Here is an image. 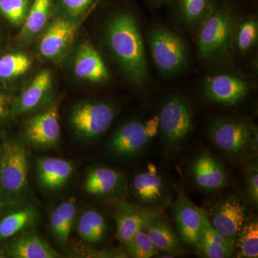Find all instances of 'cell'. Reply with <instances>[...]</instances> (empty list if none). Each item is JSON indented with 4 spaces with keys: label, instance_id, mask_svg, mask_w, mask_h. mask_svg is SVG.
<instances>
[{
    "label": "cell",
    "instance_id": "obj_1",
    "mask_svg": "<svg viewBox=\"0 0 258 258\" xmlns=\"http://www.w3.org/2000/svg\"><path fill=\"white\" fill-rule=\"evenodd\" d=\"M105 39L123 74L134 84L142 86L148 78V66L142 34L133 15L120 12L106 24Z\"/></svg>",
    "mask_w": 258,
    "mask_h": 258
},
{
    "label": "cell",
    "instance_id": "obj_2",
    "mask_svg": "<svg viewBox=\"0 0 258 258\" xmlns=\"http://www.w3.org/2000/svg\"><path fill=\"white\" fill-rule=\"evenodd\" d=\"M159 117V132L161 147L171 157L181 152L195 128V111L187 98L171 94L161 103Z\"/></svg>",
    "mask_w": 258,
    "mask_h": 258
},
{
    "label": "cell",
    "instance_id": "obj_3",
    "mask_svg": "<svg viewBox=\"0 0 258 258\" xmlns=\"http://www.w3.org/2000/svg\"><path fill=\"white\" fill-rule=\"evenodd\" d=\"M28 157L23 139L7 141L0 153V206L26 201Z\"/></svg>",
    "mask_w": 258,
    "mask_h": 258
},
{
    "label": "cell",
    "instance_id": "obj_4",
    "mask_svg": "<svg viewBox=\"0 0 258 258\" xmlns=\"http://www.w3.org/2000/svg\"><path fill=\"white\" fill-rule=\"evenodd\" d=\"M208 132L214 145L227 157L244 159L257 156V129L248 120L217 117L210 123Z\"/></svg>",
    "mask_w": 258,
    "mask_h": 258
},
{
    "label": "cell",
    "instance_id": "obj_5",
    "mask_svg": "<svg viewBox=\"0 0 258 258\" xmlns=\"http://www.w3.org/2000/svg\"><path fill=\"white\" fill-rule=\"evenodd\" d=\"M235 17L227 9L212 10L203 19L198 37L202 58H219L230 53L235 43Z\"/></svg>",
    "mask_w": 258,
    "mask_h": 258
},
{
    "label": "cell",
    "instance_id": "obj_6",
    "mask_svg": "<svg viewBox=\"0 0 258 258\" xmlns=\"http://www.w3.org/2000/svg\"><path fill=\"white\" fill-rule=\"evenodd\" d=\"M130 191L136 205L147 211L164 213L174 201L172 181L153 164L134 176Z\"/></svg>",
    "mask_w": 258,
    "mask_h": 258
},
{
    "label": "cell",
    "instance_id": "obj_7",
    "mask_svg": "<svg viewBox=\"0 0 258 258\" xmlns=\"http://www.w3.org/2000/svg\"><path fill=\"white\" fill-rule=\"evenodd\" d=\"M115 113V107L108 102H81L71 110L69 123L77 137L86 142H93L106 133Z\"/></svg>",
    "mask_w": 258,
    "mask_h": 258
},
{
    "label": "cell",
    "instance_id": "obj_8",
    "mask_svg": "<svg viewBox=\"0 0 258 258\" xmlns=\"http://www.w3.org/2000/svg\"><path fill=\"white\" fill-rule=\"evenodd\" d=\"M149 46L153 60L161 74H177L189 60L187 47L177 34L161 25H154L149 31Z\"/></svg>",
    "mask_w": 258,
    "mask_h": 258
},
{
    "label": "cell",
    "instance_id": "obj_9",
    "mask_svg": "<svg viewBox=\"0 0 258 258\" xmlns=\"http://www.w3.org/2000/svg\"><path fill=\"white\" fill-rule=\"evenodd\" d=\"M212 227L235 244L242 227L249 219L247 205L235 195L220 197L202 208Z\"/></svg>",
    "mask_w": 258,
    "mask_h": 258
},
{
    "label": "cell",
    "instance_id": "obj_10",
    "mask_svg": "<svg viewBox=\"0 0 258 258\" xmlns=\"http://www.w3.org/2000/svg\"><path fill=\"white\" fill-rule=\"evenodd\" d=\"M154 137L146 122L138 118L128 120L112 134L106 146L107 152L119 160L134 159L147 149Z\"/></svg>",
    "mask_w": 258,
    "mask_h": 258
},
{
    "label": "cell",
    "instance_id": "obj_11",
    "mask_svg": "<svg viewBox=\"0 0 258 258\" xmlns=\"http://www.w3.org/2000/svg\"><path fill=\"white\" fill-rule=\"evenodd\" d=\"M25 142L35 149L57 147L60 140L58 107L52 105L45 111L31 117L25 123Z\"/></svg>",
    "mask_w": 258,
    "mask_h": 258
},
{
    "label": "cell",
    "instance_id": "obj_12",
    "mask_svg": "<svg viewBox=\"0 0 258 258\" xmlns=\"http://www.w3.org/2000/svg\"><path fill=\"white\" fill-rule=\"evenodd\" d=\"M193 183L204 191H216L227 187L230 176L223 164L211 152L204 150L198 153L190 166Z\"/></svg>",
    "mask_w": 258,
    "mask_h": 258
},
{
    "label": "cell",
    "instance_id": "obj_13",
    "mask_svg": "<svg viewBox=\"0 0 258 258\" xmlns=\"http://www.w3.org/2000/svg\"><path fill=\"white\" fill-rule=\"evenodd\" d=\"M171 208L180 241L195 248L201 237L202 208L197 207L184 191H179Z\"/></svg>",
    "mask_w": 258,
    "mask_h": 258
},
{
    "label": "cell",
    "instance_id": "obj_14",
    "mask_svg": "<svg viewBox=\"0 0 258 258\" xmlns=\"http://www.w3.org/2000/svg\"><path fill=\"white\" fill-rule=\"evenodd\" d=\"M249 85L238 76L228 74L213 75L205 83V96L208 101L225 106H234L244 99Z\"/></svg>",
    "mask_w": 258,
    "mask_h": 258
},
{
    "label": "cell",
    "instance_id": "obj_15",
    "mask_svg": "<svg viewBox=\"0 0 258 258\" xmlns=\"http://www.w3.org/2000/svg\"><path fill=\"white\" fill-rule=\"evenodd\" d=\"M112 204L113 216L116 223V237L123 246L139 230L144 228L152 212L122 198L113 199Z\"/></svg>",
    "mask_w": 258,
    "mask_h": 258
},
{
    "label": "cell",
    "instance_id": "obj_16",
    "mask_svg": "<svg viewBox=\"0 0 258 258\" xmlns=\"http://www.w3.org/2000/svg\"><path fill=\"white\" fill-rule=\"evenodd\" d=\"M83 186L89 195L119 198L126 191V179L121 171L107 166H96L88 171Z\"/></svg>",
    "mask_w": 258,
    "mask_h": 258
},
{
    "label": "cell",
    "instance_id": "obj_17",
    "mask_svg": "<svg viewBox=\"0 0 258 258\" xmlns=\"http://www.w3.org/2000/svg\"><path fill=\"white\" fill-rule=\"evenodd\" d=\"M76 29V24L64 19L54 20L40 40L39 45L40 55L47 60L59 58L72 43Z\"/></svg>",
    "mask_w": 258,
    "mask_h": 258
},
{
    "label": "cell",
    "instance_id": "obj_18",
    "mask_svg": "<svg viewBox=\"0 0 258 258\" xmlns=\"http://www.w3.org/2000/svg\"><path fill=\"white\" fill-rule=\"evenodd\" d=\"M144 230L159 251L174 257L184 255L175 229L163 213L152 212L146 222Z\"/></svg>",
    "mask_w": 258,
    "mask_h": 258
},
{
    "label": "cell",
    "instance_id": "obj_19",
    "mask_svg": "<svg viewBox=\"0 0 258 258\" xmlns=\"http://www.w3.org/2000/svg\"><path fill=\"white\" fill-rule=\"evenodd\" d=\"M39 217L40 212L36 205L26 201L17 204L13 210L0 220V240H8L31 230L37 225Z\"/></svg>",
    "mask_w": 258,
    "mask_h": 258
},
{
    "label": "cell",
    "instance_id": "obj_20",
    "mask_svg": "<svg viewBox=\"0 0 258 258\" xmlns=\"http://www.w3.org/2000/svg\"><path fill=\"white\" fill-rule=\"evenodd\" d=\"M8 257L13 258H58L61 254L37 234L22 232L6 248Z\"/></svg>",
    "mask_w": 258,
    "mask_h": 258
},
{
    "label": "cell",
    "instance_id": "obj_21",
    "mask_svg": "<svg viewBox=\"0 0 258 258\" xmlns=\"http://www.w3.org/2000/svg\"><path fill=\"white\" fill-rule=\"evenodd\" d=\"M74 164L59 158L45 157L38 159L37 173L39 183L47 191L62 189L74 174Z\"/></svg>",
    "mask_w": 258,
    "mask_h": 258
},
{
    "label": "cell",
    "instance_id": "obj_22",
    "mask_svg": "<svg viewBox=\"0 0 258 258\" xmlns=\"http://www.w3.org/2000/svg\"><path fill=\"white\" fill-rule=\"evenodd\" d=\"M52 86L50 71L47 69L40 71L19 97L13 113L16 115L23 114L41 106L48 98Z\"/></svg>",
    "mask_w": 258,
    "mask_h": 258
},
{
    "label": "cell",
    "instance_id": "obj_23",
    "mask_svg": "<svg viewBox=\"0 0 258 258\" xmlns=\"http://www.w3.org/2000/svg\"><path fill=\"white\" fill-rule=\"evenodd\" d=\"M74 71L78 79L93 83L103 82L109 77L101 55L88 43H83L79 47L75 59Z\"/></svg>",
    "mask_w": 258,
    "mask_h": 258
},
{
    "label": "cell",
    "instance_id": "obj_24",
    "mask_svg": "<svg viewBox=\"0 0 258 258\" xmlns=\"http://www.w3.org/2000/svg\"><path fill=\"white\" fill-rule=\"evenodd\" d=\"M78 214L77 200L70 198L59 205L51 214L50 230L56 243L66 247Z\"/></svg>",
    "mask_w": 258,
    "mask_h": 258
},
{
    "label": "cell",
    "instance_id": "obj_25",
    "mask_svg": "<svg viewBox=\"0 0 258 258\" xmlns=\"http://www.w3.org/2000/svg\"><path fill=\"white\" fill-rule=\"evenodd\" d=\"M108 220L101 212L88 209L81 214L78 220V233L83 242L88 244H101L108 235Z\"/></svg>",
    "mask_w": 258,
    "mask_h": 258
},
{
    "label": "cell",
    "instance_id": "obj_26",
    "mask_svg": "<svg viewBox=\"0 0 258 258\" xmlns=\"http://www.w3.org/2000/svg\"><path fill=\"white\" fill-rule=\"evenodd\" d=\"M52 2L34 0L20 34V38L24 42L30 41L45 28L50 17Z\"/></svg>",
    "mask_w": 258,
    "mask_h": 258
},
{
    "label": "cell",
    "instance_id": "obj_27",
    "mask_svg": "<svg viewBox=\"0 0 258 258\" xmlns=\"http://www.w3.org/2000/svg\"><path fill=\"white\" fill-rule=\"evenodd\" d=\"M237 257H258V222L256 217L248 219L241 230L235 243Z\"/></svg>",
    "mask_w": 258,
    "mask_h": 258
},
{
    "label": "cell",
    "instance_id": "obj_28",
    "mask_svg": "<svg viewBox=\"0 0 258 258\" xmlns=\"http://www.w3.org/2000/svg\"><path fill=\"white\" fill-rule=\"evenodd\" d=\"M32 60L23 52H12L0 57V79L11 80L26 74Z\"/></svg>",
    "mask_w": 258,
    "mask_h": 258
},
{
    "label": "cell",
    "instance_id": "obj_29",
    "mask_svg": "<svg viewBox=\"0 0 258 258\" xmlns=\"http://www.w3.org/2000/svg\"><path fill=\"white\" fill-rule=\"evenodd\" d=\"M123 248L128 257L133 258H149L159 253V250L150 240L144 227L139 230L123 245Z\"/></svg>",
    "mask_w": 258,
    "mask_h": 258
},
{
    "label": "cell",
    "instance_id": "obj_30",
    "mask_svg": "<svg viewBox=\"0 0 258 258\" xmlns=\"http://www.w3.org/2000/svg\"><path fill=\"white\" fill-rule=\"evenodd\" d=\"M258 24L255 19H247L236 28L235 43L236 47L242 52L250 50L257 43Z\"/></svg>",
    "mask_w": 258,
    "mask_h": 258
},
{
    "label": "cell",
    "instance_id": "obj_31",
    "mask_svg": "<svg viewBox=\"0 0 258 258\" xmlns=\"http://www.w3.org/2000/svg\"><path fill=\"white\" fill-rule=\"evenodd\" d=\"M29 0H0V13L10 23L20 26L29 11Z\"/></svg>",
    "mask_w": 258,
    "mask_h": 258
},
{
    "label": "cell",
    "instance_id": "obj_32",
    "mask_svg": "<svg viewBox=\"0 0 258 258\" xmlns=\"http://www.w3.org/2000/svg\"><path fill=\"white\" fill-rule=\"evenodd\" d=\"M210 0H180L181 15L186 23H198L210 13Z\"/></svg>",
    "mask_w": 258,
    "mask_h": 258
},
{
    "label": "cell",
    "instance_id": "obj_33",
    "mask_svg": "<svg viewBox=\"0 0 258 258\" xmlns=\"http://www.w3.org/2000/svg\"><path fill=\"white\" fill-rule=\"evenodd\" d=\"M194 249L206 258H228L235 254V247L208 240L202 235Z\"/></svg>",
    "mask_w": 258,
    "mask_h": 258
},
{
    "label": "cell",
    "instance_id": "obj_34",
    "mask_svg": "<svg viewBox=\"0 0 258 258\" xmlns=\"http://www.w3.org/2000/svg\"><path fill=\"white\" fill-rule=\"evenodd\" d=\"M244 191L249 203L254 208L258 206V164L257 157L248 160L244 168Z\"/></svg>",
    "mask_w": 258,
    "mask_h": 258
},
{
    "label": "cell",
    "instance_id": "obj_35",
    "mask_svg": "<svg viewBox=\"0 0 258 258\" xmlns=\"http://www.w3.org/2000/svg\"><path fill=\"white\" fill-rule=\"evenodd\" d=\"M64 9L73 17L82 15L88 9L92 0H61Z\"/></svg>",
    "mask_w": 258,
    "mask_h": 258
},
{
    "label": "cell",
    "instance_id": "obj_36",
    "mask_svg": "<svg viewBox=\"0 0 258 258\" xmlns=\"http://www.w3.org/2000/svg\"><path fill=\"white\" fill-rule=\"evenodd\" d=\"M7 107L6 101H5V98L0 95V119L5 116L7 113Z\"/></svg>",
    "mask_w": 258,
    "mask_h": 258
},
{
    "label": "cell",
    "instance_id": "obj_37",
    "mask_svg": "<svg viewBox=\"0 0 258 258\" xmlns=\"http://www.w3.org/2000/svg\"><path fill=\"white\" fill-rule=\"evenodd\" d=\"M154 1L159 2V1H163V0H154Z\"/></svg>",
    "mask_w": 258,
    "mask_h": 258
}]
</instances>
